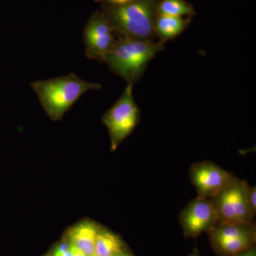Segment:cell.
I'll use <instances>...</instances> for the list:
<instances>
[{
	"instance_id": "cell-1",
	"label": "cell",
	"mask_w": 256,
	"mask_h": 256,
	"mask_svg": "<svg viewBox=\"0 0 256 256\" xmlns=\"http://www.w3.org/2000/svg\"><path fill=\"white\" fill-rule=\"evenodd\" d=\"M159 0H134L124 5L104 3L102 13L118 38L158 41L154 32Z\"/></svg>"
},
{
	"instance_id": "cell-2",
	"label": "cell",
	"mask_w": 256,
	"mask_h": 256,
	"mask_svg": "<svg viewBox=\"0 0 256 256\" xmlns=\"http://www.w3.org/2000/svg\"><path fill=\"white\" fill-rule=\"evenodd\" d=\"M44 110L53 121H60L84 94L100 90L102 86L89 82L75 74L50 80H38L31 84Z\"/></svg>"
},
{
	"instance_id": "cell-3",
	"label": "cell",
	"mask_w": 256,
	"mask_h": 256,
	"mask_svg": "<svg viewBox=\"0 0 256 256\" xmlns=\"http://www.w3.org/2000/svg\"><path fill=\"white\" fill-rule=\"evenodd\" d=\"M166 43L161 40L140 41L118 38L106 63L114 74L133 86L146 72L150 62L164 50Z\"/></svg>"
},
{
	"instance_id": "cell-4",
	"label": "cell",
	"mask_w": 256,
	"mask_h": 256,
	"mask_svg": "<svg viewBox=\"0 0 256 256\" xmlns=\"http://www.w3.org/2000/svg\"><path fill=\"white\" fill-rule=\"evenodd\" d=\"M132 88V86L128 85L119 100L102 116V124L110 136L112 152L117 150L132 134L140 120V110L134 100Z\"/></svg>"
},
{
	"instance_id": "cell-5",
	"label": "cell",
	"mask_w": 256,
	"mask_h": 256,
	"mask_svg": "<svg viewBox=\"0 0 256 256\" xmlns=\"http://www.w3.org/2000/svg\"><path fill=\"white\" fill-rule=\"evenodd\" d=\"M248 184L238 178L230 188L212 198L218 224L252 226L256 214L249 203Z\"/></svg>"
},
{
	"instance_id": "cell-6",
	"label": "cell",
	"mask_w": 256,
	"mask_h": 256,
	"mask_svg": "<svg viewBox=\"0 0 256 256\" xmlns=\"http://www.w3.org/2000/svg\"><path fill=\"white\" fill-rule=\"evenodd\" d=\"M117 40L116 32L104 13H94L84 30V41L88 58L106 63Z\"/></svg>"
},
{
	"instance_id": "cell-7",
	"label": "cell",
	"mask_w": 256,
	"mask_h": 256,
	"mask_svg": "<svg viewBox=\"0 0 256 256\" xmlns=\"http://www.w3.org/2000/svg\"><path fill=\"white\" fill-rule=\"evenodd\" d=\"M190 173L198 196L210 200L218 196L238 180L232 173L210 161L192 165Z\"/></svg>"
},
{
	"instance_id": "cell-8",
	"label": "cell",
	"mask_w": 256,
	"mask_h": 256,
	"mask_svg": "<svg viewBox=\"0 0 256 256\" xmlns=\"http://www.w3.org/2000/svg\"><path fill=\"white\" fill-rule=\"evenodd\" d=\"M180 220L185 235L188 237L208 233L218 224L212 200L198 196L185 207L180 216Z\"/></svg>"
},
{
	"instance_id": "cell-9",
	"label": "cell",
	"mask_w": 256,
	"mask_h": 256,
	"mask_svg": "<svg viewBox=\"0 0 256 256\" xmlns=\"http://www.w3.org/2000/svg\"><path fill=\"white\" fill-rule=\"evenodd\" d=\"M100 228V226L92 220L78 222L69 229L67 234L68 244L76 246L87 256L94 255L96 254V239Z\"/></svg>"
},
{
	"instance_id": "cell-10",
	"label": "cell",
	"mask_w": 256,
	"mask_h": 256,
	"mask_svg": "<svg viewBox=\"0 0 256 256\" xmlns=\"http://www.w3.org/2000/svg\"><path fill=\"white\" fill-rule=\"evenodd\" d=\"M191 22V18L158 15L154 22L156 36L158 40L165 42L174 40L188 28Z\"/></svg>"
},
{
	"instance_id": "cell-11",
	"label": "cell",
	"mask_w": 256,
	"mask_h": 256,
	"mask_svg": "<svg viewBox=\"0 0 256 256\" xmlns=\"http://www.w3.org/2000/svg\"><path fill=\"white\" fill-rule=\"evenodd\" d=\"M127 250L126 244L118 234L101 227L96 244L98 256H114Z\"/></svg>"
},
{
	"instance_id": "cell-12",
	"label": "cell",
	"mask_w": 256,
	"mask_h": 256,
	"mask_svg": "<svg viewBox=\"0 0 256 256\" xmlns=\"http://www.w3.org/2000/svg\"><path fill=\"white\" fill-rule=\"evenodd\" d=\"M216 248L224 255L236 256L252 248L255 238L210 239Z\"/></svg>"
},
{
	"instance_id": "cell-13",
	"label": "cell",
	"mask_w": 256,
	"mask_h": 256,
	"mask_svg": "<svg viewBox=\"0 0 256 256\" xmlns=\"http://www.w3.org/2000/svg\"><path fill=\"white\" fill-rule=\"evenodd\" d=\"M158 15L188 18L195 16L196 12L193 6L184 0H159L158 4Z\"/></svg>"
},
{
	"instance_id": "cell-14",
	"label": "cell",
	"mask_w": 256,
	"mask_h": 256,
	"mask_svg": "<svg viewBox=\"0 0 256 256\" xmlns=\"http://www.w3.org/2000/svg\"><path fill=\"white\" fill-rule=\"evenodd\" d=\"M249 203L250 208L254 212V214H256V186H252L249 188L248 192Z\"/></svg>"
},
{
	"instance_id": "cell-15",
	"label": "cell",
	"mask_w": 256,
	"mask_h": 256,
	"mask_svg": "<svg viewBox=\"0 0 256 256\" xmlns=\"http://www.w3.org/2000/svg\"><path fill=\"white\" fill-rule=\"evenodd\" d=\"M68 252L70 256H87L82 250L74 244H68Z\"/></svg>"
},
{
	"instance_id": "cell-16",
	"label": "cell",
	"mask_w": 256,
	"mask_h": 256,
	"mask_svg": "<svg viewBox=\"0 0 256 256\" xmlns=\"http://www.w3.org/2000/svg\"><path fill=\"white\" fill-rule=\"evenodd\" d=\"M97 2H102L106 4L112 5H124L132 2L134 0H96Z\"/></svg>"
},
{
	"instance_id": "cell-17",
	"label": "cell",
	"mask_w": 256,
	"mask_h": 256,
	"mask_svg": "<svg viewBox=\"0 0 256 256\" xmlns=\"http://www.w3.org/2000/svg\"><path fill=\"white\" fill-rule=\"evenodd\" d=\"M236 256H256V250L255 249H254V248H252L248 249V250Z\"/></svg>"
},
{
	"instance_id": "cell-18",
	"label": "cell",
	"mask_w": 256,
	"mask_h": 256,
	"mask_svg": "<svg viewBox=\"0 0 256 256\" xmlns=\"http://www.w3.org/2000/svg\"><path fill=\"white\" fill-rule=\"evenodd\" d=\"M114 256H133L130 252H128V250H126V252H121V254H118V255H116Z\"/></svg>"
},
{
	"instance_id": "cell-19",
	"label": "cell",
	"mask_w": 256,
	"mask_h": 256,
	"mask_svg": "<svg viewBox=\"0 0 256 256\" xmlns=\"http://www.w3.org/2000/svg\"><path fill=\"white\" fill-rule=\"evenodd\" d=\"M191 256H200L197 255V254H194V255H192Z\"/></svg>"
},
{
	"instance_id": "cell-20",
	"label": "cell",
	"mask_w": 256,
	"mask_h": 256,
	"mask_svg": "<svg viewBox=\"0 0 256 256\" xmlns=\"http://www.w3.org/2000/svg\"></svg>"
}]
</instances>
